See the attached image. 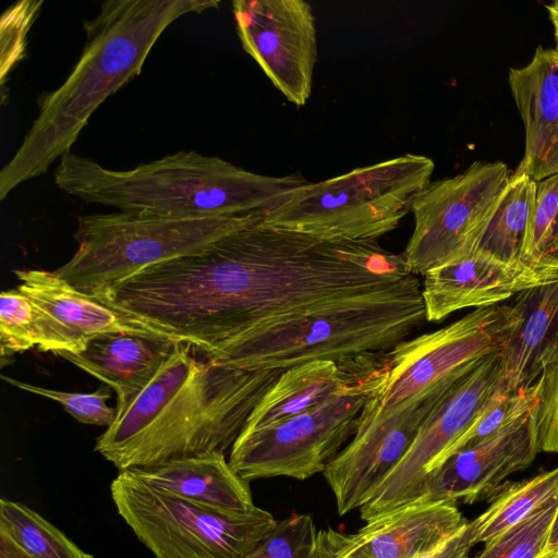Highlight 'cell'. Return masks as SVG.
<instances>
[{"instance_id":"6da1fadb","label":"cell","mask_w":558,"mask_h":558,"mask_svg":"<svg viewBox=\"0 0 558 558\" xmlns=\"http://www.w3.org/2000/svg\"><path fill=\"white\" fill-rule=\"evenodd\" d=\"M411 275L403 255L376 241L324 240L258 221L177 258L168 294L182 329L211 354L270 320Z\"/></svg>"},{"instance_id":"7a4b0ae2","label":"cell","mask_w":558,"mask_h":558,"mask_svg":"<svg viewBox=\"0 0 558 558\" xmlns=\"http://www.w3.org/2000/svg\"><path fill=\"white\" fill-rule=\"evenodd\" d=\"M282 373L221 365L179 343L149 384L117 411L95 451L119 472L225 454Z\"/></svg>"},{"instance_id":"3957f363","label":"cell","mask_w":558,"mask_h":558,"mask_svg":"<svg viewBox=\"0 0 558 558\" xmlns=\"http://www.w3.org/2000/svg\"><path fill=\"white\" fill-rule=\"evenodd\" d=\"M219 5L215 0H108L84 21L85 45L64 82L38 99V114L0 171V201L48 171L69 153L99 106L141 74L151 48L183 15Z\"/></svg>"},{"instance_id":"277c9868","label":"cell","mask_w":558,"mask_h":558,"mask_svg":"<svg viewBox=\"0 0 558 558\" xmlns=\"http://www.w3.org/2000/svg\"><path fill=\"white\" fill-rule=\"evenodd\" d=\"M53 179L60 190L86 203L179 219L266 214L308 183L301 174H259L194 150L130 170L108 169L69 151L60 158Z\"/></svg>"},{"instance_id":"5b68a950","label":"cell","mask_w":558,"mask_h":558,"mask_svg":"<svg viewBox=\"0 0 558 558\" xmlns=\"http://www.w3.org/2000/svg\"><path fill=\"white\" fill-rule=\"evenodd\" d=\"M426 320L415 275L387 289L327 302L255 327L208 356L247 371L287 369L388 351Z\"/></svg>"},{"instance_id":"8992f818","label":"cell","mask_w":558,"mask_h":558,"mask_svg":"<svg viewBox=\"0 0 558 558\" xmlns=\"http://www.w3.org/2000/svg\"><path fill=\"white\" fill-rule=\"evenodd\" d=\"M434 168L430 158L405 154L308 182L262 222L324 240L376 241L412 211Z\"/></svg>"},{"instance_id":"52a82bcc","label":"cell","mask_w":558,"mask_h":558,"mask_svg":"<svg viewBox=\"0 0 558 558\" xmlns=\"http://www.w3.org/2000/svg\"><path fill=\"white\" fill-rule=\"evenodd\" d=\"M264 213L209 218H167L129 213L81 215L77 248L53 272L88 296L138 271L194 253L216 240L262 221Z\"/></svg>"},{"instance_id":"ba28073f","label":"cell","mask_w":558,"mask_h":558,"mask_svg":"<svg viewBox=\"0 0 558 558\" xmlns=\"http://www.w3.org/2000/svg\"><path fill=\"white\" fill-rule=\"evenodd\" d=\"M119 515L156 558H245L274 530L258 507L227 510L157 489L130 471L110 484Z\"/></svg>"},{"instance_id":"9c48e42d","label":"cell","mask_w":558,"mask_h":558,"mask_svg":"<svg viewBox=\"0 0 558 558\" xmlns=\"http://www.w3.org/2000/svg\"><path fill=\"white\" fill-rule=\"evenodd\" d=\"M385 352L366 355L355 380L305 413L251 433H240L229 463L243 480L286 476L304 481L324 472L355 434L360 415L384 380Z\"/></svg>"},{"instance_id":"30bf717a","label":"cell","mask_w":558,"mask_h":558,"mask_svg":"<svg viewBox=\"0 0 558 558\" xmlns=\"http://www.w3.org/2000/svg\"><path fill=\"white\" fill-rule=\"evenodd\" d=\"M519 320L511 304L478 307L386 351L384 380L367 400L356 429L470 363L500 352Z\"/></svg>"},{"instance_id":"8fae6325","label":"cell","mask_w":558,"mask_h":558,"mask_svg":"<svg viewBox=\"0 0 558 558\" xmlns=\"http://www.w3.org/2000/svg\"><path fill=\"white\" fill-rule=\"evenodd\" d=\"M509 178L502 161H474L430 182L412 207L414 229L402 254L409 270L423 276L474 253Z\"/></svg>"},{"instance_id":"7c38bea8","label":"cell","mask_w":558,"mask_h":558,"mask_svg":"<svg viewBox=\"0 0 558 558\" xmlns=\"http://www.w3.org/2000/svg\"><path fill=\"white\" fill-rule=\"evenodd\" d=\"M501 384L500 352L480 360L458 379L421 424L410 448L360 508L365 522L411 502L429 466L476 421Z\"/></svg>"},{"instance_id":"4fadbf2b","label":"cell","mask_w":558,"mask_h":558,"mask_svg":"<svg viewBox=\"0 0 558 558\" xmlns=\"http://www.w3.org/2000/svg\"><path fill=\"white\" fill-rule=\"evenodd\" d=\"M478 361L433 384L355 430L351 440L323 472L335 496L339 515L360 509L373 496L403 458L425 417Z\"/></svg>"},{"instance_id":"5bb4252c","label":"cell","mask_w":558,"mask_h":558,"mask_svg":"<svg viewBox=\"0 0 558 558\" xmlns=\"http://www.w3.org/2000/svg\"><path fill=\"white\" fill-rule=\"evenodd\" d=\"M232 11L243 49L292 104H306L317 60V34L304 0H235Z\"/></svg>"},{"instance_id":"9a60e30c","label":"cell","mask_w":558,"mask_h":558,"mask_svg":"<svg viewBox=\"0 0 558 558\" xmlns=\"http://www.w3.org/2000/svg\"><path fill=\"white\" fill-rule=\"evenodd\" d=\"M538 452L534 408L494 436L452 454L429 471L409 504H473L496 493L506 477L527 468Z\"/></svg>"},{"instance_id":"2e32d148","label":"cell","mask_w":558,"mask_h":558,"mask_svg":"<svg viewBox=\"0 0 558 558\" xmlns=\"http://www.w3.org/2000/svg\"><path fill=\"white\" fill-rule=\"evenodd\" d=\"M14 274L17 290L34 306L40 351L78 354L90 340L106 333L161 335L84 294L53 271L23 268Z\"/></svg>"},{"instance_id":"e0dca14e","label":"cell","mask_w":558,"mask_h":558,"mask_svg":"<svg viewBox=\"0 0 558 558\" xmlns=\"http://www.w3.org/2000/svg\"><path fill=\"white\" fill-rule=\"evenodd\" d=\"M423 277L425 317L438 323L459 310L496 305L521 291L558 280V257L506 263L474 252Z\"/></svg>"},{"instance_id":"ac0fdd59","label":"cell","mask_w":558,"mask_h":558,"mask_svg":"<svg viewBox=\"0 0 558 558\" xmlns=\"http://www.w3.org/2000/svg\"><path fill=\"white\" fill-rule=\"evenodd\" d=\"M508 83L525 130L518 167L536 182L558 174V43L538 46L526 65L511 68Z\"/></svg>"},{"instance_id":"d6986e66","label":"cell","mask_w":558,"mask_h":558,"mask_svg":"<svg viewBox=\"0 0 558 558\" xmlns=\"http://www.w3.org/2000/svg\"><path fill=\"white\" fill-rule=\"evenodd\" d=\"M456 505L408 504L343 534L336 558H414L438 546L465 523Z\"/></svg>"},{"instance_id":"ffe728a7","label":"cell","mask_w":558,"mask_h":558,"mask_svg":"<svg viewBox=\"0 0 558 558\" xmlns=\"http://www.w3.org/2000/svg\"><path fill=\"white\" fill-rule=\"evenodd\" d=\"M179 343L154 333H106L78 354L58 355L112 388L119 411L149 384Z\"/></svg>"},{"instance_id":"44dd1931","label":"cell","mask_w":558,"mask_h":558,"mask_svg":"<svg viewBox=\"0 0 558 558\" xmlns=\"http://www.w3.org/2000/svg\"><path fill=\"white\" fill-rule=\"evenodd\" d=\"M511 305L520 320L500 351L502 389L509 392L537 381L558 354V280L521 291Z\"/></svg>"},{"instance_id":"7402d4cb","label":"cell","mask_w":558,"mask_h":558,"mask_svg":"<svg viewBox=\"0 0 558 558\" xmlns=\"http://www.w3.org/2000/svg\"><path fill=\"white\" fill-rule=\"evenodd\" d=\"M367 354L340 361L317 360L284 369L254 408L241 433L283 422L343 392L359 376Z\"/></svg>"},{"instance_id":"603a6c76","label":"cell","mask_w":558,"mask_h":558,"mask_svg":"<svg viewBox=\"0 0 558 558\" xmlns=\"http://www.w3.org/2000/svg\"><path fill=\"white\" fill-rule=\"evenodd\" d=\"M128 471L157 489L209 507L236 511L255 507L250 482L235 473L223 453Z\"/></svg>"},{"instance_id":"cb8c5ba5","label":"cell","mask_w":558,"mask_h":558,"mask_svg":"<svg viewBox=\"0 0 558 558\" xmlns=\"http://www.w3.org/2000/svg\"><path fill=\"white\" fill-rule=\"evenodd\" d=\"M535 194L536 181L518 167L510 174L475 252L506 263L524 262L523 246Z\"/></svg>"},{"instance_id":"d4e9b609","label":"cell","mask_w":558,"mask_h":558,"mask_svg":"<svg viewBox=\"0 0 558 558\" xmlns=\"http://www.w3.org/2000/svg\"><path fill=\"white\" fill-rule=\"evenodd\" d=\"M343 534L318 529L308 513L293 512L277 521L274 530L245 558H336Z\"/></svg>"},{"instance_id":"484cf974","label":"cell","mask_w":558,"mask_h":558,"mask_svg":"<svg viewBox=\"0 0 558 558\" xmlns=\"http://www.w3.org/2000/svg\"><path fill=\"white\" fill-rule=\"evenodd\" d=\"M556 495L558 466L531 480L511 483L498 489L490 506L478 515V543L490 542Z\"/></svg>"},{"instance_id":"4316f807","label":"cell","mask_w":558,"mask_h":558,"mask_svg":"<svg viewBox=\"0 0 558 558\" xmlns=\"http://www.w3.org/2000/svg\"><path fill=\"white\" fill-rule=\"evenodd\" d=\"M0 529L33 558H94L29 507L0 499Z\"/></svg>"},{"instance_id":"83f0119b","label":"cell","mask_w":558,"mask_h":558,"mask_svg":"<svg viewBox=\"0 0 558 558\" xmlns=\"http://www.w3.org/2000/svg\"><path fill=\"white\" fill-rule=\"evenodd\" d=\"M539 380L517 391H505L502 386L470 428L429 466L427 473L452 454L472 448L494 436L507 425L529 414L537 404ZM426 473V474H427Z\"/></svg>"},{"instance_id":"f1b7e54d","label":"cell","mask_w":558,"mask_h":558,"mask_svg":"<svg viewBox=\"0 0 558 558\" xmlns=\"http://www.w3.org/2000/svg\"><path fill=\"white\" fill-rule=\"evenodd\" d=\"M558 509V495L485 544L475 558H542Z\"/></svg>"},{"instance_id":"f546056e","label":"cell","mask_w":558,"mask_h":558,"mask_svg":"<svg viewBox=\"0 0 558 558\" xmlns=\"http://www.w3.org/2000/svg\"><path fill=\"white\" fill-rule=\"evenodd\" d=\"M558 257V174L536 182L534 207L527 225L523 260Z\"/></svg>"},{"instance_id":"4dcf8cb0","label":"cell","mask_w":558,"mask_h":558,"mask_svg":"<svg viewBox=\"0 0 558 558\" xmlns=\"http://www.w3.org/2000/svg\"><path fill=\"white\" fill-rule=\"evenodd\" d=\"M0 344L2 361L38 345L34 306L19 290L0 294Z\"/></svg>"},{"instance_id":"1f68e13d","label":"cell","mask_w":558,"mask_h":558,"mask_svg":"<svg viewBox=\"0 0 558 558\" xmlns=\"http://www.w3.org/2000/svg\"><path fill=\"white\" fill-rule=\"evenodd\" d=\"M3 380L16 388L51 399L60 403L75 420L83 424L110 427L117 416V408L108 405L111 393L108 388L100 387L94 392H66L35 386L8 376Z\"/></svg>"},{"instance_id":"d6a6232c","label":"cell","mask_w":558,"mask_h":558,"mask_svg":"<svg viewBox=\"0 0 558 558\" xmlns=\"http://www.w3.org/2000/svg\"><path fill=\"white\" fill-rule=\"evenodd\" d=\"M40 0H23L8 8L0 20V80L1 88L25 57L27 36L43 5Z\"/></svg>"},{"instance_id":"836d02e7","label":"cell","mask_w":558,"mask_h":558,"mask_svg":"<svg viewBox=\"0 0 558 558\" xmlns=\"http://www.w3.org/2000/svg\"><path fill=\"white\" fill-rule=\"evenodd\" d=\"M538 380L535 421L539 451L558 452V354L544 367Z\"/></svg>"},{"instance_id":"e575fe53","label":"cell","mask_w":558,"mask_h":558,"mask_svg":"<svg viewBox=\"0 0 558 558\" xmlns=\"http://www.w3.org/2000/svg\"><path fill=\"white\" fill-rule=\"evenodd\" d=\"M480 529L481 524L477 517L468 521L460 530L434 549L414 558H470L472 547L478 543Z\"/></svg>"},{"instance_id":"d590c367","label":"cell","mask_w":558,"mask_h":558,"mask_svg":"<svg viewBox=\"0 0 558 558\" xmlns=\"http://www.w3.org/2000/svg\"><path fill=\"white\" fill-rule=\"evenodd\" d=\"M0 558H33L5 531L0 529Z\"/></svg>"},{"instance_id":"8d00e7d4","label":"cell","mask_w":558,"mask_h":558,"mask_svg":"<svg viewBox=\"0 0 558 558\" xmlns=\"http://www.w3.org/2000/svg\"><path fill=\"white\" fill-rule=\"evenodd\" d=\"M558 550V509L553 522L546 551Z\"/></svg>"},{"instance_id":"74e56055","label":"cell","mask_w":558,"mask_h":558,"mask_svg":"<svg viewBox=\"0 0 558 558\" xmlns=\"http://www.w3.org/2000/svg\"><path fill=\"white\" fill-rule=\"evenodd\" d=\"M549 20L554 27L556 43H558V0L546 5Z\"/></svg>"},{"instance_id":"f35d334b","label":"cell","mask_w":558,"mask_h":558,"mask_svg":"<svg viewBox=\"0 0 558 558\" xmlns=\"http://www.w3.org/2000/svg\"><path fill=\"white\" fill-rule=\"evenodd\" d=\"M542 558H558V550L546 551Z\"/></svg>"}]
</instances>
